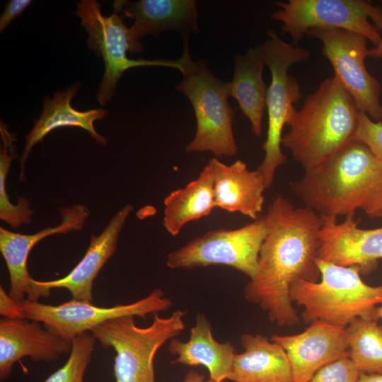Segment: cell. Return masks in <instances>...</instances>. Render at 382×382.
Here are the masks:
<instances>
[{"mask_svg": "<svg viewBox=\"0 0 382 382\" xmlns=\"http://www.w3.org/2000/svg\"><path fill=\"white\" fill-rule=\"evenodd\" d=\"M267 233L257 266L244 289L246 301L257 304L279 327L299 323L291 297L299 280L317 281L316 264L323 221L307 207H295L281 195L273 197L264 215Z\"/></svg>", "mask_w": 382, "mask_h": 382, "instance_id": "6da1fadb", "label": "cell"}, {"mask_svg": "<svg viewBox=\"0 0 382 382\" xmlns=\"http://www.w3.org/2000/svg\"><path fill=\"white\" fill-rule=\"evenodd\" d=\"M290 185L323 219L354 215L357 209L371 218L382 217V162L359 141L352 140Z\"/></svg>", "mask_w": 382, "mask_h": 382, "instance_id": "7a4b0ae2", "label": "cell"}, {"mask_svg": "<svg viewBox=\"0 0 382 382\" xmlns=\"http://www.w3.org/2000/svg\"><path fill=\"white\" fill-rule=\"evenodd\" d=\"M359 112L336 77L327 78L296 110L282 145L304 170L313 168L354 140Z\"/></svg>", "mask_w": 382, "mask_h": 382, "instance_id": "3957f363", "label": "cell"}, {"mask_svg": "<svg viewBox=\"0 0 382 382\" xmlns=\"http://www.w3.org/2000/svg\"><path fill=\"white\" fill-rule=\"evenodd\" d=\"M320 280L301 279L291 289L293 302L303 307V320L347 327L358 318L374 319L382 303V284L370 286L357 266L344 267L317 257Z\"/></svg>", "mask_w": 382, "mask_h": 382, "instance_id": "277c9868", "label": "cell"}, {"mask_svg": "<svg viewBox=\"0 0 382 382\" xmlns=\"http://www.w3.org/2000/svg\"><path fill=\"white\" fill-rule=\"evenodd\" d=\"M189 37H183V79L176 87L191 102L197 122L195 137L185 151L233 157L238 153L233 132L234 110L228 101L226 83L213 74L203 60L192 59Z\"/></svg>", "mask_w": 382, "mask_h": 382, "instance_id": "5b68a950", "label": "cell"}, {"mask_svg": "<svg viewBox=\"0 0 382 382\" xmlns=\"http://www.w3.org/2000/svg\"><path fill=\"white\" fill-rule=\"evenodd\" d=\"M267 34L268 39L259 48L271 74L266 97L267 130L262 145L264 158L256 170L268 188L273 183L277 168L287 159L281 149L282 131L292 121L296 112L294 104L302 96L299 83L289 74V69L295 64L308 60L310 52L306 48L286 42L274 30H267Z\"/></svg>", "mask_w": 382, "mask_h": 382, "instance_id": "8992f818", "label": "cell"}, {"mask_svg": "<svg viewBox=\"0 0 382 382\" xmlns=\"http://www.w3.org/2000/svg\"><path fill=\"white\" fill-rule=\"evenodd\" d=\"M185 313L176 310L170 316L154 315L152 323L139 327L134 316L107 320L90 332L102 347H112L115 352V382H156L154 359L158 350L185 329Z\"/></svg>", "mask_w": 382, "mask_h": 382, "instance_id": "52a82bcc", "label": "cell"}, {"mask_svg": "<svg viewBox=\"0 0 382 382\" xmlns=\"http://www.w3.org/2000/svg\"><path fill=\"white\" fill-rule=\"evenodd\" d=\"M76 6L74 13L80 18L81 26L88 33V48L102 57L104 62V74L96 94L101 105H106L112 99L120 79L130 68L162 66L181 70V58L178 60L129 59L127 52H140L143 46L132 35L117 11L105 16L96 0H81Z\"/></svg>", "mask_w": 382, "mask_h": 382, "instance_id": "ba28073f", "label": "cell"}, {"mask_svg": "<svg viewBox=\"0 0 382 382\" xmlns=\"http://www.w3.org/2000/svg\"><path fill=\"white\" fill-rule=\"evenodd\" d=\"M270 17L282 23L293 44L311 30L342 29L358 33L376 45L382 28V9L363 0H288L278 1Z\"/></svg>", "mask_w": 382, "mask_h": 382, "instance_id": "9c48e42d", "label": "cell"}, {"mask_svg": "<svg viewBox=\"0 0 382 382\" xmlns=\"http://www.w3.org/2000/svg\"><path fill=\"white\" fill-rule=\"evenodd\" d=\"M267 233L264 216L236 229L212 230L168 253L166 265L185 270L224 265L250 279L256 271Z\"/></svg>", "mask_w": 382, "mask_h": 382, "instance_id": "30bf717a", "label": "cell"}, {"mask_svg": "<svg viewBox=\"0 0 382 382\" xmlns=\"http://www.w3.org/2000/svg\"><path fill=\"white\" fill-rule=\"evenodd\" d=\"M19 304L25 318L37 320L52 332L71 341L107 320L129 316L145 319L149 314L167 311L171 307L172 302L165 296L161 289L156 288L146 297L134 303L111 307H100L74 299L59 305L44 304L27 299Z\"/></svg>", "mask_w": 382, "mask_h": 382, "instance_id": "8fae6325", "label": "cell"}, {"mask_svg": "<svg viewBox=\"0 0 382 382\" xmlns=\"http://www.w3.org/2000/svg\"><path fill=\"white\" fill-rule=\"evenodd\" d=\"M309 37L323 44L322 54L334 70V76L354 99L358 110L374 121L382 120L380 82L367 70V40L362 35L342 29H315Z\"/></svg>", "mask_w": 382, "mask_h": 382, "instance_id": "7c38bea8", "label": "cell"}, {"mask_svg": "<svg viewBox=\"0 0 382 382\" xmlns=\"http://www.w3.org/2000/svg\"><path fill=\"white\" fill-rule=\"evenodd\" d=\"M60 212V224L34 234H22L0 228V250L8 268L11 284L8 294L18 303L25 299L38 301L42 296L27 268L28 255L33 248L47 236L82 230L90 214L88 209L82 204L62 208Z\"/></svg>", "mask_w": 382, "mask_h": 382, "instance_id": "4fadbf2b", "label": "cell"}, {"mask_svg": "<svg viewBox=\"0 0 382 382\" xmlns=\"http://www.w3.org/2000/svg\"><path fill=\"white\" fill-rule=\"evenodd\" d=\"M270 340L286 351L294 382H309L323 367L349 357L345 328L324 322H313L299 334L273 335Z\"/></svg>", "mask_w": 382, "mask_h": 382, "instance_id": "5bb4252c", "label": "cell"}, {"mask_svg": "<svg viewBox=\"0 0 382 382\" xmlns=\"http://www.w3.org/2000/svg\"><path fill=\"white\" fill-rule=\"evenodd\" d=\"M72 342L28 318L0 320V381H6L13 365L28 357L35 362H54L71 352Z\"/></svg>", "mask_w": 382, "mask_h": 382, "instance_id": "9a60e30c", "label": "cell"}, {"mask_svg": "<svg viewBox=\"0 0 382 382\" xmlns=\"http://www.w3.org/2000/svg\"><path fill=\"white\" fill-rule=\"evenodd\" d=\"M354 216H345L339 224L322 219L318 258L344 267L357 266L361 273L382 259V227L360 228Z\"/></svg>", "mask_w": 382, "mask_h": 382, "instance_id": "2e32d148", "label": "cell"}, {"mask_svg": "<svg viewBox=\"0 0 382 382\" xmlns=\"http://www.w3.org/2000/svg\"><path fill=\"white\" fill-rule=\"evenodd\" d=\"M132 210V204H126L112 216L99 236L92 234L83 257L67 275L51 281L35 279V286L45 291L47 296L52 289L62 288L67 289L74 299L93 303V281L114 254L120 233Z\"/></svg>", "mask_w": 382, "mask_h": 382, "instance_id": "e0dca14e", "label": "cell"}, {"mask_svg": "<svg viewBox=\"0 0 382 382\" xmlns=\"http://www.w3.org/2000/svg\"><path fill=\"white\" fill-rule=\"evenodd\" d=\"M116 1L115 9L134 20L129 28L137 40L147 35H158L167 30L182 36L198 33L197 3L194 0H139Z\"/></svg>", "mask_w": 382, "mask_h": 382, "instance_id": "ac0fdd59", "label": "cell"}, {"mask_svg": "<svg viewBox=\"0 0 382 382\" xmlns=\"http://www.w3.org/2000/svg\"><path fill=\"white\" fill-rule=\"evenodd\" d=\"M214 170L215 208L228 212H238L257 219L262 212L267 188L261 174L250 170L247 165L237 160L226 165L216 158L210 160Z\"/></svg>", "mask_w": 382, "mask_h": 382, "instance_id": "d6986e66", "label": "cell"}, {"mask_svg": "<svg viewBox=\"0 0 382 382\" xmlns=\"http://www.w3.org/2000/svg\"><path fill=\"white\" fill-rule=\"evenodd\" d=\"M81 86V83L77 81L65 91L57 92L53 98H45L42 111L39 118L35 120L33 129L25 137V143L20 159V179L23 178L25 162L33 146L57 128L79 127L87 131L99 144L104 146L107 144V138L96 131L93 124L95 121L105 117L108 115V110L98 108L79 111L71 106V101Z\"/></svg>", "mask_w": 382, "mask_h": 382, "instance_id": "ffe728a7", "label": "cell"}, {"mask_svg": "<svg viewBox=\"0 0 382 382\" xmlns=\"http://www.w3.org/2000/svg\"><path fill=\"white\" fill-rule=\"evenodd\" d=\"M168 350L176 357L171 364L203 365L209 371V379L216 382L228 379L236 354L231 342L221 343L214 339L209 320L201 313L196 317L189 340L182 342L173 338L168 342Z\"/></svg>", "mask_w": 382, "mask_h": 382, "instance_id": "44dd1931", "label": "cell"}, {"mask_svg": "<svg viewBox=\"0 0 382 382\" xmlns=\"http://www.w3.org/2000/svg\"><path fill=\"white\" fill-rule=\"evenodd\" d=\"M244 352L236 354L228 380L233 382H294L286 351L260 334H243Z\"/></svg>", "mask_w": 382, "mask_h": 382, "instance_id": "7402d4cb", "label": "cell"}, {"mask_svg": "<svg viewBox=\"0 0 382 382\" xmlns=\"http://www.w3.org/2000/svg\"><path fill=\"white\" fill-rule=\"evenodd\" d=\"M265 66L259 47H250L243 54L236 53L233 79L226 83L228 96L238 101L242 112L250 122L253 134L257 137L262 135L266 109L267 87L262 77Z\"/></svg>", "mask_w": 382, "mask_h": 382, "instance_id": "603a6c76", "label": "cell"}, {"mask_svg": "<svg viewBox=\"0 0 382 382\" xmlns=\"http://www.w3.org/2000/svg\"><path fill=\"white\" fill-rule=\"evenodd\" d=\"M214 208V170L209 161L196 179L165 198L163 225L175 236L187 224L208 216Z\"/></svg>", "mask_w": 382, "mask_h": 382, "instance_id": "cb8c5ba5", "label": "cell"}, {"mask_svg": "<svg viewBox=\"0 0 382 382\" xmlns=\"http://www.w3.org/2000/svg\"><path fill=\"white\" fill-rule=\"evenodd\" d=\"M349 358L360 373L382 374V325L358 318L345 327Z\"/></svg>", "mask_w": 382, "mask_h": 382, "instance_id": "d4e9b609", "label": "cell"}, {"mask_svg": "<svg viewBox=\"0 0 382 382\" xmlns=\"http://www.w3.org/2000/svg\"><path fill=\"white\" fill-rule=\"evenodd\" d=\"M0 132L2 141L0 149V219L12 227L18 228L30 222L33 212L29 208L30 202L25 197H18L17 204L9 201L6 190V180L11 161L16 156L13 144L15 139L2 122Z\"/></svg>", "mask_w": 382, "mask_h": 382, "instance_id": "484cf974", "label": "cell"}, {"mask_svg": "<svg viewBox=\"0 0 382 382\" xmlns=\"http://www.w3.org/2000/svg\"><path fill=\"white\" fill-rule=\"evenodd\" d=\"M96 340L90 332L74 337L66 363L44 382H84L85 371L91 361Z\"/></svg>", "mask_w": 382, "mask_h": 382, "instance_id": "4316f807", "label": "cell"}, {"mask_svg": "<svg viewBox=\"0 0 382 382\" xmlns=\"http://www.w3.org/2000/svg\"><path fill=\"white\" fill-rule=\"evenodd\" d=\"M354 140L364 144L382 162V121H374L359 112Z\"/></svg>", "mask_w": 382, "mask_h": 382, "instance_id": "83f0119b", "label": "cell"}, {"mask_svg": "<svg viewBox=\"0 0 382 382\" xmlns=\"http://www.w3.org/2000/svg\"><path fill=\"white\" fill-rule=\"evenodd\" d=\"M359 374L354 364L347 357L323 367L309 382H357Z\"/></svg>", "mask_w": 382, "mask_h": 382, "instance_id": "f1b7e54d", "label": "cell"}, {"mask_svg": "<svg viewBox=\"0 0 382 382\" xmlns=\"http://www.w3.org/2000/svg\"><path fill=\"white\" fill-rule=\"evenodd\" d=\"M30 0H10L6 2L0 16V32L2 33L32 4Z\"/></svg>", "mask_w": 382, "mask_h": 382, "instance_id": "f546056e", "label": "cell"}, {"mask_svg": "<svg viewBox=\"0 0 382 382\" xmlns=\"http://www.w3.org/2000/svg\"><path fill=\"white\" fill-rule=\"evenodd\" d=\"M0 314L4 318H25L21 307L6 291L0 287Z\"/></svg>", "mask_w": 382, "mask_h": 382, "instance_id": "4dcf8cb0", "label": "cell"}, {"mask_svg": "<svg viewBox=\"0 0 382 382\" xmlns=\"http://www.w3.org/2000/svg\"><path fill=\"white\" fill-rule=\"evenodd\" d=\"M181 382H216L212 380L205 381L204 375L199 374V372L190 370L185 376L183 380Z\"/></svg>", "mask_w": 382, "mask_h": 382, "instance_id": "1f68e13d", "label": "cell"}, {"mask_svg": "<svg viewBox=\"0 0 382 382\" xmlns=\"http://www.w3.org/2000/svg\"><path fill=\"white\" fill-rule=\"evenodd\" d=\"M357 382H382V374L360 373Z\"/></svg>", "mask_w": 382, "mask_h": 382, "instance_id": "d6a6232c", "label": "cell"}, {"mask_svg": "<svg viewBox=\"0 0 382 382\" xmlns=\"http://www.w3.org/2000/svg\"><path fill=\"white\" fill-rule=\"evenodd\" d=\"M369 57L374 59H382V35L378 43L369 50Z\"/></svg>", "mask_w": 382, "mask_h": 382, "instance_id": "836d02e7", "label": "cell"}, {"mask_svg": "<svg viewBox=\"0 0 382 382\" xmlns=\"http://www.w3.org/2000/svg\"><path fill=\"white\" fill-rule=\"evenodd\" d=\"M376 318L377 320L379 318L382 319V303L376 308Z\"/></svg>", "mask_w": 382, "mask_h": 382, "instance_id": "e575fe53", "label": "cell"}]
</instances>
